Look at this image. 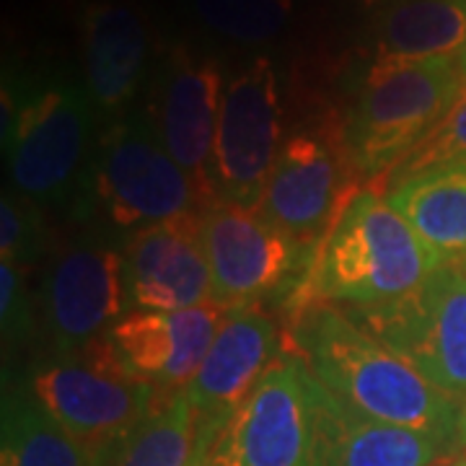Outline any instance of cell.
I'll return each instance as SVG.
<instances>
[{
  "label": "cell",
  "instance_id": "cell-1",
  "mask_svg": "<svg viewBox=\"0 0 466 466\" xmlns=\"http://www.w3.org/2000/svg\"><path fill=\"white\" fill-rule=\"evenodd\" d=\"M285 345L309 376L355 415L451 443L461 428L456 400L363 329L345 309L309 303L290 314Z\"/></svg>",
  "mask_w": 466,
  "mask_h": 466
},
{
  "label": "cell",
  "instance_id": "cell-2",
  "mask_svg": "<svg viewBox=\"0 0 466 466\" xmlns=\"http://www.w3.org/2000/svg\"><path fill=\"white\" fill-rule=\"evenodd\" d=\"M441 262L412 226L391 208L383 192L358 189L321 241L314 269L288 317L309 303L381 306L417 290Z\"/></svg>",
  "mask_w": 466,
  "mask_h": 466
},
{
  "label": "cell",
  "instance_id": "cell-3",
  "mask_svg": "<svg viewBox=\"0 0 466 466\" xmlns=\"http://www.w3.org/2000/svg\"><path fill=\"white\" fill-rule=\"evenodd\" d=\"M464 94L459 60L368 70L345 125L352 167L379 189ZM381 192V189H379Z\"/></svg>",
  "mask_w": 466,
  "mask_h": 466
},
{
  "label": "cell",
  "instance_id": "cell-4",
  "mask_svg": "<svg viewBox=\"0 0 466 466\" xmlns=\"http://www.w3.org/2000/svg\"><path fill=\"white\" fill-rule=\"evenodd\" d=\"M81 360H63L34 370L32 397L88 456L104 466L116 446L153 412L156 391L119 363L109 339L88 345Z\"/></svg>",
  "mask_w": 466,
  "mask_h": 466
},
{
  "label": "cell",
  "instance_id": "cell-5",
  "mask_svg": "<svg viewBox=\"0 0 466 466\" xmlns=\"http://www.w3.org/2000/svg\"><path fill=\"white\" fill-rule=\"evenodd\" d=\"M200 236L213 303L223 311L267 303L288 306L317 262V254L272 226L257 208L233 202L218 200L202 213Z\"/></svg>",
  "mask_w": 466,
  "mask_h": 466
},
{
  "label": "cell",
  "instance_id": "cell-6",
  "mask_svg": "<svg viewBox=\"0 0 466 466\" xmlns=\"http://www.w3.org/2000/svg\"><path fill=\"white\" fill-rule=\"evenodd\" d=\"M348 314L438 391L451 400L466 397L464 265H441L412 293Z\"/></svg>",
  "mask_w": 466,
  "mask_h": 466
},
{
  "label": "cell",
  "instance_id": "cell-7",
  "mask_svg": "<svg viewBox=\"0 0 466 466\" xmlns=\"http://www.w3.org/2000/svg\"><path fill=\"white\" fill-rule=\"evenodd\" d=\"M94 198L115 226L135 231L216 205L168 156L153 127L137 119H119L101 137Z\"/></svg>",
  "mask_w": 466,
  "mask_h": 466
},
{
  "label": "cell",
  "instance_id": "cell-8",
  "mask_svg": "<svg viewBox=\"0 0 466 466\" xmlns=\"http://www.w3.org/2000/svg\"><path fill=\"white\" fill-rule=\"evenodd\" d=\"M309 376L299 358L267 370L231 412L200 425L195 466H303Z\"/></svg>",
  "mask_w": 466,
  "mask_h": 466
},
{
  "label": "cell",
  "instance_id": "cell-9",
  "mask_svg": "<svg viewBox=\"0 0 466 466\" xmlns=\"http://www.w3.org/2000/svg\"><path fill=\"white\" fill-rule=\"evenodd\" d=\"M358 179L345 130L296 133L283 143L257 210L303 249L319 254L350 198L363 189Z\"/></svg>",
  "mask_w": 466,
  "mask_h": 466
},
{
  "label": "cell",
  "instance_id": "cell-10",
  "mask_svg": "<svg viewBox=\"0 0 466 466\" xmlns=\"http://www.w3.org/2000/svg\"><path fill=\"white\" fill-rule=\"evenodd\" d=\"M283 106L269 57H254L223 91L210 187L216 200L259 208L280 156Z\"/></svg>",
  "mask_w": 466,
  "mask_h": 466
},
{
  "label": "cell",
  "instance_id": "cell-11",
  "mask_svg": "<svg viewBox=\"0 0 466 466\" xmlns=\"http://www.w3.org/2000/svg\"><path fill=\"white\" fill-rule=\"evenodd\" d=\"M3 140L16 192L29 202L63 198L84 161L88 101L70 86H55L16 106L3 101Z\"/></svg>",
  "mask_w": 466,
  "mask_h": 466
},
{
  "label": "cell",
  "instance_id": "cell-12",
  "mask_svg": "<svg viewBox=\"0 0 466 466\" xmlns=\"http://www.w3.org/2000/svg\"><path fill=\"white\" fill-rule=\"evenodd\" d=\"M223 91L226 84L218 63L177 47L168 55L158 78L156 104L150 109L153 133L210 202H218L210 187V161L216 148Z\"/></svg>",
  "mask_w": 466,
  "mask_h": 466
},
{
  "label": "cell",
  "instance_id": "cell-13",
  "mask_svg": "<svg viewBox=\"0 0 466 466\" xmlns=\"http://www.w3.org/2000/svg\"><path fill=\"white\" fill-rule=\"evenodd\" d=\"M202 213L135 231L122 251L125 293L137 311H184L213 300L210 267L202 249Z\"/></svg>",
  "mask_w": 466,
  "mask_h": 466
},
{
  "label": "cell",
  "instance_id": "cell-14",
  "mask_svg": "<svg viewBox=\"0 0 466 466\" xmlns=\"http://www.w3.org/2000/svg\"><path fill=\"white\" fill-rule=\"evenodd\" d=\"M45 303L55 348L66 355L88 348L127 306L122 254L99 241H76L50 269Z\"/></svg>",
  "mask_w": 466,
  "mask_h": 466
},
{
  "label": "cell",
  "instance_id": "cell-15",
  "mask_svg": "<svg viewBox=\"0 0 466 466\" xmlns=\"http://www.w3.org/2000/svg\"><path fill=\"white\" fill-rule=\"evenodd\" d=\"M226 314L213 300L184 311H133L116 319L106 339L137 381L177 389L200 370Z\"/></svg>",
  "mask_w": 466,
  "mask_h": 466
},
{
  "label": "cell",
  "instance_id": "cell-16",
  "mask_svg": "<svg viewBox=\"0 0 466 466\" xmlns=\"http://www.w3.org/2000/svg\"><path fill=\"white\" fill-rule=\"evenodd\" d=\"M446 446L433 435L355 415L309 376L303 466H435Z\"/></svg>",
  "mask_w": 466,
  "mask_h": 466
},
{
  "label": "cell",
  "instance_id": "cell-17",
  "mask_svg": "<svg viewBox=\"0 0 466 466\" xmlns=\"http://www.w3.org/2000/svg\"><path fill=\"white\" fill-rule=\"evenodd\" d=\"M285 334L265 306L228 311L200 370L184 386L200 425L231 412L280 358Z\"/></svg>",
  "mask_w": 466,
  "mask_h": 466
},
{
  "label": "cell",
  "instance_id": "cell-18",
  "mask_svg": "<svg viewBox=\"0 0 466 466\" xmlns=\"http://www.w3.org/2000/svg\"><path fill=\"white\" fill-rule=\"evenodd\" d=\"M148 34L140 14L125 3H96L84 18L88 96L101 112H119L146 76Z\"/></svg>",
  "mask_w": 466,
  "mask_h": 466
},
{
  "label": "cell",
  "instance_id": "cell-19",
  "mask_svg": "<svg viewBox=\"0 0 466 466\" xmlns=\"http://www.w3.org/2000/svg\"><path fill=\"white\" fill-rule=\"evenodd\" d=\"M464 47L466 0H400L379 18L370 70L459 60Z\"/></svg>",
  "mask_w": 466,
  "mask_h": 466
},
{
  "label": "cell",
  "instance_id": "cell-20",
  "mask_svg": "<svg viewBox=\"0 0 466 466\" xmlns=\"http://www.w3.org/2000/svg\"><path fill=\"white\" fill-rule=\"evenodd\" d=\"M386 200L441 265H466V158L404 179Z\"/></svg>",
  "mask_w": 466,
  "mask_h": 466
},
{
  "label": "cell",
  "instance_id": "cell-21",
  "mask_svg": "<svg viewBox=\"0 0 466 466\" xmlns=\"http://www.w3.org/2000/svg\"><path fill=\"white\" fill-rule=\"evenodd\" d=\"M198 438L200 417L189 397L179 391L156 404L104 466H195Z\"/></svg>",
  "mask_w": 466,
  "mask_h": 466
},
{
  "label": "cell",
  "instance_id": "cell-22",
  "mask_svg": "<svg viewBox=\"0 0 466 466\" xmlns=\"http://www.w3.org/2000/svg\"><path fill=\"white\" fill-rule=\"evenodd\" d=\"M0 466H91L86 451L34 397H11L3 407Z\"/></svg>",
  "mask_w": 466,
  "mask_h": 466
},
{
  "label": "cell",
  "instance_id": "cell-23",
  "mask_svg": "<svg viewBox=\"0 0 466 466\" xmlns=\"http://www.w3.org/2000/svg\"><path fill=\"white\" fill-rule=\"evenodd\" d=\"M195 8L213 32L244 45H259L280 34L293 0H195Z\"/></svg>",
  "mask_w": 466,
  "mask_h": 466
},
{
  "label": "cell",
  "instance_id": "cell-24",
  "mask_svg": "<svg viewBox=\"0 0 466 466\" xmlns=\"http://www.w3.org/2000/svg\"><path fill=\"white\" fill-rule=\"evenodd\" d=\"M461 158H466V91L461 94V99L453 104L446 119L386 177L381 187L391 189L415 174H422L441 164L461 161Z\"/></svg>",
  "mask_w": 466,
  "mask_h": 466
},
{
  "label": "cell",
  "instance_id": "cell-25",
  "mask_svg": "<svg viewBox=\"0 0 466 466\" xmlns=\"http://www.w3.org/2000/svg\"><path fill=\"white\" fill-rule=\"evenodd\" d=\"M42 218L29 200L3 195L0 202V257L3 262H32L42 247Z\"/></svg>",
  "mask_w": 466,
  "mask_h": 466
},
{
  "label": "cell",
  "instance_id": "cell-26",
  "mask_svg": "<svg viewBox=\"0 0 466 466\" xmlns=\"http://www.w3.org/2000/svg\"><path fill=\"white\" fill-rule=\"evenodd\" d=\"M0 321L5 339H16L29 327V303L18 265L14 262L0 265Z\"/></svg>",
  "mask_w": 466,
  "mask_h": 466
},
{
  "label": "cell",
  "instance_id": "cell-27",
  "mask_svg": "<svg viewBox=\"0 0 466 466\" xmlns=\"http://www.w3.org/2000/svg\"><path fill=\"white\" fill-rule=\"evenodd\" d=\"M459 70H461V81H464V91H466V47L459 57Z\"/></svg>",
  "mask_w": 466,
  "mask_h": 466
},
{
  "label": "cell",
  "instance_id": "cell-28",
  "mask_svg": "<svg viewBox=\"0 0 466 466\" xmlns=\"http://www.w3.org/2000/svg\"><path fill=\"white\" fill-rule=\"evenodd\" d=\"M386 3H400V0H363L366 8H373V5H386Z\"/></svg>",
  "mask_w": 466,
  "mask_h": 466
},
{
  "label": "cell",
  "instance_id": "cell-29",
  "mask_svg": "<svg viewBox=\"0 0 466 466\" xmlns=\"http://www.w3.org/2000/svg\"><path fill=\"white\" fill-rule=\"evenodd\" d=\"M461 435H464V441H466V410H464V417H461Z\"/></svg>",
  "mask_w": 466,
  "mask_h": 466
},
{
  "label": "cell",
  "instance_id": "cell-30",
  "mask_svg": "<svg viewBox=\"0 0 466 466\" xmlns=\"http://www.w3.org/2000/svg\"><path fill=\"white\" fill-rule=\"evenodd\" d=\"M459 466H466V461H464V464H459Z\"/></svg>",
  "mask_w": 466,
  "mask_h": 466
},
{
  "label": "cell",
  "instance_id": "cell-31",
  "mask_svg": "<svg viewBox=\"0 0 466 466\" xmlns=\"http://www.w3.org/2000/svg\"><path fill=\"white\" fill-rule=\"evenodd\" d=\"M464 269H466V265H464Z\"/></svg>",
  "mask_w": 466,
  "mask_h": 466
}]
</instances>
